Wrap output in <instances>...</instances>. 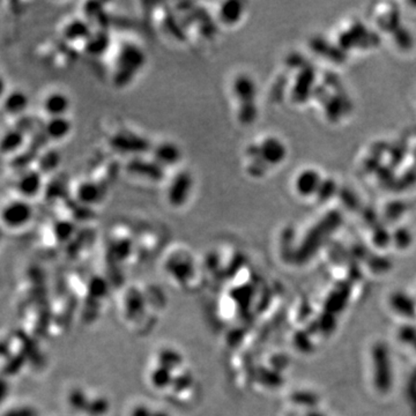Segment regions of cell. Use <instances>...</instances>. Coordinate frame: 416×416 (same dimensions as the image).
Here are the masks:
<instances>
[{
    "label": "cell",
    "instance_id": "cell-1",
    "mask_svg": "<svg viewBox=\"0 0 416 416\" xmlns=\"http://www.w3.org/2000/svg\"><path fill=\"white\" fill-rule=\"evenodd\" d=\"M146 56L144 51L137 45H125L119 51L116 61L115 82L119 87L125 86L131 82L137 74L144 68Z\"/></svg>",
    "mask_w": 416,
    "mask_h": 416
},
{
    "label": "cell",
    "instance_id": "cell-2",
    "mask_svg": "<svg viewBox=\"0 0 416 416\" xmlns=\"http://www.w3.org/2000/svg\"><path fill=\"white\" fill-rule=\"evenodd\" d=\"M34 216V207L29 200L12 199L0 208V224L11 231H19L30 224Z\"/></svg>",
    "mask_w": 416,
    "mask_h": 416
},
{
    "label": "cell",
    "instance_id": "cell-3",
    "mask_svg": "<svg viewBox=\"0 0 416 416\" xmlns=\"http://www.w3.org/2000/svg\"><path fill=\"white\" fill-rule=\"evenodd\" d=\"M255 154L250 153L251 155H256L264 164L269 166H279L286 160L287 157V148L281 139L269 135L266 137L263 140L258 142Z\"/></svg>",
    "mask_w": 416,
    "mask_h": 416
},
{
    "label": "cell",
    "instance_id": "cell-4",
    "mask_svg": "<svg viewBox=\"0 0 416 416\" xmlns=\"http://www.w3.org/2000/svg\"><path fill=\"white\" fill-rule=\"evenodd\" d=\"M193 189V178L188 171H181L170 182L166 191L168 202L173 207H182L189 200Z\"/></svg>",
    "mask_w": 416,
    "mask_h": 416
},
{
    "label": "cell",
    "instance_id": "cell-5",
    "mask_svg": "<svg viewBox=\"0 0 416 416\" xmlns=\"http://www.w3.org/2000/svg\"><path fill=\"white\" fill-rule=\"evenodd\" d=\"M16 191L19 198H35L43 189V175L37 169H25L18 175L16 180Z\"/></svg>",
    "mask_w": 416,
    "mask_h": 416
},
{
    "label": "cell",
    "instance_id": "cell-6",
    "mask_svg": "<svg viewBox=\"0 0 416 416\" xmlns=\"http://www.w3.org/2000/svg\"><path fill=\"white\" fill-rule=\"evenodd\" d=\"M231 90L238 106L256 103L258 88H257L256 81L250 74H237L231 83Z\"/></svg>",
    "mask_w": 416,
    "mask_h": 416
},
{
    "label": "cell",
    "instance_id": "cell-7",
    "mask_svg": "<svg viewBox=\"0 0 416 416\" xmlns=\"http://www.w3.org/2000/svg\"><path fill=\"white\" fill-rule=\"evenodd\" d=\"M71 106H72V102H71L70 97L61 90H55V92L49 93L42 102L43 111L45 115H48L49 118L68 116Z\"/></svg>",
    "mask_w": 416,
    "mask_h": 416
},
{
    "label": "cell",
    "instance_id": "cell-8",
    "mask_svg": "<svg viewBox=\"0 0 416 416\" xmlns=\"http://www.w3.org/2000/svg\"><path fill=\"white\" fill-rule=\"evenodd\" d=\"M26 133L23 128H7L0 135V155L11 157L19 153L26 145Z\"/></svg>",
    "mask_w": 416,
    "mask_h": 416
},
{
    "label": "cell",
    "instance_id": "cell-9",
    "mask_svg": "<svg viewBox=\"0 0 416 416\" xmlns=\"http://www.w3.org/2000/svg\"><path fill=\"white\" fill-rule=\"evenodd\" d=\"M182 149L173 141H164L154 147V162L161 168L177 166L182 160Z\"/></svg>",
    "mask_w": 416,
    "mask_h": 416
},
{
    "label": "cell",
    "instance_id": "cell-10",
    "mask_svg": "<svg viewBox=\"0 0 416 416\" xmlns=\"http://www.w3.org/2000/svg\"><path fill=\"white\" fill-rule=\"evenodd\" d=\"M245 14V5L238 0H228L220 4L218 10L219 21L226 27L240 25Z\"/></svg>",
    "mask_w": 416,
    "mask_h": 416
},
{
    "label": "cell",
    "instance_id": "cell-11",
    "mask_svg": "<svg viewBox=\"0 0 416 416\" xmlns=\"http://www.w3.org/2000/svg\"><path fill=\"white\" fill-rule=\"evenodd\" d=\"M1 106L7 115L18 117L26 112L29 106V97L23 90H8L1 101Z\"/></svg>",
    "mask_w": 416,
    "mask_h": 416
},
{
    "label": "cell",
    "instance_id": "cell-12",
    "mask_svg": "<svg viewBox=\"0 0 416 416\" xmlns=\"http://www.w3.org/2000/svg\"><path fill=\"white\" fill-rule=\"evenodd\" d=\"M44 133L47 138L52 141H61L70 137L73 131V123L68 116L48 118L44 125Z\"/></svg>",
    "mask_w": 416,
    "mask_h": 416
},
{
    "label": "cell",
    "instance_id": "cell-13",
    "mask_svg": "<svg viewBox=\"0 0 416 416\" xmlns=\"http://www.w3.org/2000/svg\"><path fill=\"white\" fill-rule=\"evenodd\" d=\"M319 182L320 177L317 171L312 169L303 170L295 180V189L298 195L307 197L318 189Z\"/></svg>",
    "mask_w": 416,
    "mask_h": 416
},
{
    "label": "cell",
    "instance_id": "cell-14",
    "mask_svg": "<svg viewBox=\"0 0 416 416\" xmlns=\"http://www.w3.org/2000/svg\"><path fill=\"white\" fill-rule=\"evenodd\" d=\"M77 199L82 202L83 205H94L102 198V188L97 183L92 181H85L78 186Z\"/></svg>",
    "mask_w": 416,
    "mask_h": 416
},
{
    "label": "cell",
    "instance_id": "cell-15",
    "mask_svg": "<svg viewBox=\"0 0 416 416\" xmlns=\"http://www.w3.org/2000/svg\"><path fill=\"white\" fill-rule=\"evenodd\" d=\"M63 35L68 41L78 42L90 39L92 32H90V25L85 20L74 19L64 27Z\"/></svg>",
    "mask_w": 416,
    "mask_h": 416
},
{
    "label": "cell",
    "instance_id": "cell-16",
    "mask_svg": "<svg viewBox=\"0 0 416 416\" xmlns=\"http://www.w3.org/2000/svg\"><path fill=\"white\" fill-rule=\"evenodd\" d=\"M61 161V154L57 151L45 152L44 154H42L41 157H37L36 169L39 170L42 175L44 173H51L54 170L57 169Z\"/></svg>",
    "mask_w": 416,
    "mask_h": 416
},
{
    "label": "cell",
    "instance_id": "cell-17",
    "mask_svg": "<svg viewBox=\"0 0 416 416\" xmlns=\"http://www.w3.org/2000/svg\"><path fill=\"white\" fill-rule=\"evenodd\" d=\"M257 116H258V108L256 103H249V104H240L238 106L237 111V119L240 124L252 125L256 122Z\"/></svg>",
    "mask_w": 416,
    "mask_h": 416
},
{
    "label": "cell",
    "instance_id": "cell-18",
    "mask_svg": "<svg viewBox=\"0 0 416 416\" xmlns=\"http://www.w3.org/2000/svg\"><path fill=\"white\" fill-rule=\"evenodd\" d=\"M56 236L61 240H66L72 231V224L68 221H58L54 228Z\"/></svg>",
    "mask_w": 416,
    "mask_h": 416
},
{
    "label": "cell",
    "instance_id": "cell-19",
    "mask_svg": "<svg viewBox=\"0 0 416 416\" xmlns=\"http://www.w3.org/2000/svg\"><path fill=\"white\" fill-rule=\"evenodd\" d=\"M7 93H8V90H7L6 79L0 74V101H3Z\"/></svg>",
    "mask_w": 416,
    "mask_h": 416
}]
</instances>
